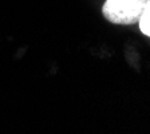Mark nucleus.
Instances as JSON below:
<instances>
[{"mask_svg": "<svg viewBox=\"0 0 150 134\" xmlns=\"http://www.w3.org/2000/svg\"><path fill=\"white\" fill-rule=\"evenodd\" d=\"M150 0H106L102 13L112 24L131 26L139 22Z\"/></svg>", "mask_w": 150, "mask_h": 134, "instance_id": "f257e3e1", "label": "nucleus"}, {"mask_svg": "<svg viewBox=\"0 0 150 134\" xmlns=\"http://www.w3.org/2000/svg\"><path fill=\"white\" fill-rule=\"evenodd\" d=\"M138 24H139L141 31L144 32L146 36H150V1L147 3L146 8L144 9V13L141 16Z\"/></svg>", "mask_w": 150, "mask_h": 134, "instance_id": "f03ea898", "label": "nucleus"}]
</instances>
